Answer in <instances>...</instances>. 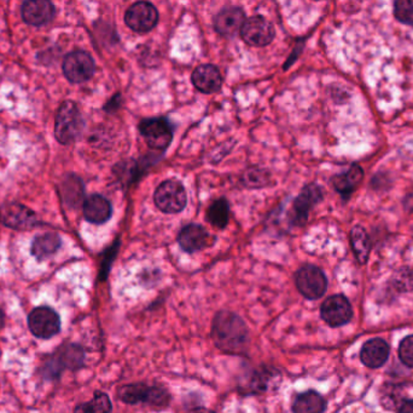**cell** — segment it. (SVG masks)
<instances>
[{"instance_id": "obj_1", "label": "cell", "mask_w": 413, "mask_h": 413, "mask_svg": "<svg viewBox=\"0 0 413 413\" xmlns=\"http://www.w3.org/2000/svg\"><path fill=\"white\" fill-rule=\"evenodd\" d=\"M212 338L221 352L243 354L249 343L248 327L238 315L221 310L213 320Z\"/></svg>"}, {"instance_id": "obj_2", "label": "cell", "mask_w": 413, "mask_h": 413, "mask_svg": "<svg viewBox=\"0 0 413 413\" xmlns=\"http://www.w3.org/2000/svg\"><path fill=\"white\" fill-rule=\"evenodd\" d=\"M83 116L73 101H64L56 114L55 136L59 144H71L83 130Z\"/></svg>"}, {"instance_id": "obj_3", "label": "cell", "mask_w": 413, "mask_h": 413, "mask_svg": "<svg viewBox=\"0 0 413 413\" xmlns=\"http://www.w3.org/2000/svg\"><path fill=\"white\" fill-rule=\"evenodd\" d=\"M118 399L125 404L136 405L146 402L156 407H163L170 404V393L162 387H149L143 383L127 384L118 389Z\"/></svg>"}, {"instance_id": "obj_4", "label": "cell", "mask_w": 413, "mask_h": 413, "mask_svg": "<svg viewBox=\"0 0 413 413\" xmlns=\"http://www.w3.org/2000/svg\"><path fill=\"white\" fill-rule=\"evenodd\" d=\"M155 204L165 214H178L188 203L185 188L178 181H165L155 191Z\"/></svg>"}, {"instance_id": "obj_5", "label": "cell", "mask_w": 413, "mask_h": 413, "mask_svg": "<svg viewBox=\"0 0 413 413\" xmlns=\"http://www.w3.org/2000/svg\"><path fill=\"white\" fill-rule=\"evenodd\" d=\"M295 284L300 294L308 299H318L322 297L327 287V277L323 270L312 264H306L297 270Z\"/></svg>"}, {"instance_id": "obj_6", "label": "cell", "mask_w": 413, "mask_h": 413, "mask_svg": "<svg viewBox=\"0 0 413 413\" xmlns=\"http://www.w3.org/2000/svg\"><path fill=\"white\" fill-rule=\"evenodd\" d=\"M95 61L86 51H73L66 56L63 61V73L71 83H85L95 73Z\"/></svg>"}, {"instance_id": "obj_7", "label": "cell", "mask_w": 413, "mask_h": 413, "mask_svg": "<svg viewBox=\"0 0 413 413\" xmlns=\"http://www.w3.org/2000/svg\"><path fill=\"white\" fill-rule=\"evenodd\" d=\"M139 131L149 147L154 149H165L170 146L173 139L172 126L165 118L143 120L139 124Z\"/></svg>"}, {"instance_id": "obj_8", "label": "cell", "mask_w": 413, "mask_h": 413, "mask_svg": "<svg viewBox=\"0 0 413 413\" xmlns=\"http://www.w3.org/2000/svg\"><path fill=\"white\" fill-rule=\"evenodd\" d=\"M242 39L252 46H266L275 38V28L262 16H253L245 20L240 32Z\"/></svg>"}, {"instance_id": "obj_9", "label": "cell", "mask_w": 413, "mask_h": 413, "mask_svg": "<svg viewBox=\"0 0 413 413\" xmlns=\"http://www.w3.org/2000/svg\"><path fill=\"white\" fill-rule=\"evenodd\" d=\"M28 325L34 336L44 339L53 337L61 329L58 314L49 307H39L33 310L28 317Z\"/></svg>"}, {"instance_id": "obj_10", "label": "cell", "mask_w": 413, "mask_h": 413, "mask_svg": "<svg viewBox=\"0 0 413 413\" xmlns=\"http://www.w3.org/2000/svg\"><path fill=\"white\" fill-rule=\"evenodd\" d=\"M125 21L134 32H149L158 24V12L154 5L146 1H139L134 3L127 10Z\"/></svg>"}, {"instance_id": "obj_11", "label": "cell", "mask_w": 413, "mask_h": 413, "mask_svg": "<svg viewBox=\"0 0 413 413\" xmlns=\"http://www.w3.org/2000/svg\"><path fill=\"white\" fill-rule=\"evenodd\" d=\"M324 322L331 327L346 325L353 317V309L350 301L342 294H335L324 301L320 308Z\"/></svg>"}, {"instance_id": "obj_12", "label": "cell", "mask_w": 413, "mask_h": 413, "mask_svg": "<svg viewBox=\"0 0 413 413\" xmlns=\"http://www.w3.org/2000/svg\"><path fill=\"white\" fill-rule=\"evenodd\" d=\"M322 198L323 193L318 186L310 184L307 187L303 188L301 194L295 199L292 205V222L294 224H305L312 207L318 204Z\"/></svg>"}, {"instance_id": "obj_13", "label": "cell", "mask_w": 413, "mask_h": 413, "mask_svg": "<svg viewBox=\"0 0 413 413\" xmlns=\"http://www.w3.org/2000/svg\"><path fill=\"white\" fill-rule=\"evenodd\" d=\"M214 239L200 224H189L181 229L178 235V243L183 250L193 254L212 245Z\"/></svg>"}, {"instance_id": "obj_14", "label": "cell", "mask_w": 413, "mask_h": 413, "mask_svg": "<svg viewBox=\"0 0 413 413\" xmlns=\"http://www.w3.org/2000/svg\"><path fill=\"white\" fill-rule=\"evenodd\" d=\"M1 219L5 226L17 231L31 229L38 224L36 214L22 204H10L8 206H5Z\"/></svg>"}, {"instance_id": "obj_15", "label": "cell", "mask_w": 413, "mask_h": 413, "mask_svg": "<svg viewBox=\"0 0 413 413\" xmlns=\"http://www.w3.org/2000/svg\"><path fill=\"white\" fill-rule=\"evenodd\" d=\"M24 22L31 26H43L55 16V6L46 0L26 1L21 9Z\"/></svg>"}, {"instance_id": "obj_16", "label": "cell", "mask_w": 413, "mask_h": 413, "mask_svg": "<svg viewBox=\"0 0 413 413\" xmlns=\"http://www.w3.org/2000/svg\"><path fill=\"white\" fill-rule=\"evenodd\" d=\"M245 22V15L240 8H228L221 10L214 20V27L219 34L233 36L240 32V28Z\"/></svg>"}, {"instance_id": "obj_17", "label": "cell", "mask_w": 413, "mask_h": 413, "mask_svg": "<svg viewBox=\"0 0 413 413\" xmlns=\"http://www.w3.org/2000/svg\"><path fill=\"white\" fill-rule=\"evenodd\" d=\"M193 83L195 88L203 94H213L221 88L223 78L220 72L213 64H202L193 71Z\"/></svg>"}, {"instance_id": "obj_18", "label": "cell", "mask_w": 413, "mask_h": 413, "mask_svg": "<svg viewBox=\"0 0 413 413\" xmlns=\"http://www.w3.org/2000/svg\"><path fill=\"white\" fill-rule=\"evenodd\" d=\"M389 357V346L382 338H374L362 347L360 359L362 364L370 369H378L386 364Z\"/></svg>"}, {"instance_id": "obj_19", "label": "cell", "mask_w": 413, "mask_h": 413, "mask_svg": "<svg viewBox=\"0 0 413 413\" xmlns=\"http://www.w3.org/2000/svg\"><path fill=\"white\" fill-rule=\"evenodd\" d=\"M83 216L91 223L102 224L111 216V205L108 199L102 195L93 194L83 203Z\"/></svg>"}, {"instance_id": "obj_20", "label": "cell", "mask_w": 413, "mask_h": 413, "mask_svg": "<svg viewBox=\"0 0 413 413\" xmlns=\"http://www.w3.org/2000/svg\"><path fill=\"white\" fill-rule=\"evenodd\" d=\"M327 407L325 400L320 394L313 390L300 394L292 404L294 413H324Z\"/></svg>"}, {"instance_id": "obj_21", "label": "cell", "mask_w": 413, "mask_h": 413, "mask_svg": "<svg viewBox=\"0 0 413 413\" xmlns=\"http://www.w3.org/2000/svg\"><path fill=\"white\" fill-rule=\"evenodd\" d=\"M364 177L362 167L359 165H353L346 174L337 175L332 179L334 187L340 194L343 196H350L355 188L358 187L359 183L362 182Z\"/></svg>"}, {"instance_id": "obj_22", "label": "cell", "mask_w": 413, "mask_h": 413, "mask_svg": "<svg viewBox=\"0 0 413 413\" xmlns=\"http://www.w3.org/2000/svg\"><path fill=\"white\" fill-rule=\"evenodd\" d=\"M61 247V238L56 233L38 235L32 244V254L38 259H45L55 254Z\"/></svg>"}, {"instance_id": "obj_23", "label": "cell", "mask_w": 413, "mask_h": 413, "mask_svg": "<svg viewBox=\"0 0 413 413\" xmlns=\"http://www.w3.org/2000/svg\"><path fill=\"white\" fill-rule=\"evenodd\" d=\"M350 244L355 251V257L360 264H365L369 259L371 250V242L369 235L362 227L357 226L350 232Z\"/></svg>"}, {"instance_id": "obj_24", "label": "cell", "mask_w": 413, "mask_h": 413, "mask_svg": "<svg viewBox=\"0 0 413 413\" xmlns=\"http://www.w3.org/2000/svg\"><path fill=\"white\" fill-rule=\"evenodd\" d=\"M83 350L81 347L76 346V344H68L59 349L57 357H56V362L61 369H79L80 366L83 365Z\"/></svg>"}, {"instance_id": "obj_25", "label": "cell", "mask_w": 413, "mask_h": 413, "mask_svg": "<svg viewBox=\"0 0 413 413\" xmlns=\"http://www.w3.org/2000/svg\"><path fill=\"white\" fill-rule=\"evenodd\" d=\"M61 193L68 206H79L83 198V184L81 179L74 175L68 176L62 183Z\"/></svg>"}, {"instance_id": "obj_26", "label": "cell", "mask_w": 413, "mask_h": 413, "mask_svg": "<svg viewBox=\"0 0 413 413\" xmlns=\"http://www.w3.org/2000/svg\"><path fill=\"white\" fill-rule=\"evenodd\" d=\"M113 409L111 399L103 392H96L91 402L76 406L74 413H111Z\"/></svg>"}, {"instance_id": "obj_27", "label": "cell", "mask_w": 413, "mask_h": 413, "mask_svg": "<svg viewBox=\"0 0 413 413\" xmlns=\"http://www.w3.org/2000/svg\"><path fill=\"white\" fill-rule=\"evenodd\" d=\"M228 216H230V207H228V201L225 199H219L208 207L205 217L212 226L225 228L228 226Z\"/></svg>"}, {"instance_id": "obj_28", "label": "cell", "mask_w": 413, "mask_h": 413, "mask_svg": "<svg viewBox=\"0 0 413 413\" xmlns=\"http://www.w3.org/2000/svg\"><path fill=\"white\" fill-rule=\"evenodd\" d=\"M394 16L402 24L413 26V0H397L395 1Z\"/></svg>"}, {"instance_id": "obj_29", "label": "cell", "mask_w": 413, "mask_h": 413, "mask_svg": "<svg viewBox=\"0 0 413 413\" xmlns=\"http://www.w3.org/2000/svg\"><path fill=\"white\" fill-rule=\"evenodd\" d=\"M399 357L409 367H413V334L406 337L399 348Z\"/></svg>"}, {"instance_id": "obj_30", "label": "cell", "mask_w": 413, "mask_h": 413, "mask_svg": "<svg viewBox=\"0 0 413 413\" xmlns=\"http://www.w3.org/2000/svg\"><path fill=\"white\" fill-rule=\"evenodd\" d=\"M244 179H245L247 186H253V187H259L266 182L264 172H260L259 170H253L252 174L247 172V175H244Z\"/></svg>"}, {"instance_id": "obj_31", "label": "cell", "mask_w": 413, "mask_h": 413, "mask_svg": "<svg viewBox=\"0 0 413 413\" xmlns=\"http://www.w3.org/2000/svg\"><path fill=\"white\" fill-rule=\"evenodd\" d=\"M397 413H413V400L404 402Z\"/></svg>"}, {"instance_id": "obj_32", "label": "cell", "mask_w": 413, "mask_h": 413, "mask_svg": "<svg viewBox=\"0 0 413 413\" xmlns=\"http://www.w3.org/2000/svg\"><path fill=\"white\" fill-rule=\"evenodd\" d=\"M188 413H214L210 409H203V407H198V409H191Z\"/></svg>"}, {"instance_id": "obj_33", "label": "cell", "mask_w": 413, "mask_h": 413, "mask_svg": "<svg viewBox=\"0 0 413 413\" xmlns=\"http://www.w3.org/2000/svg\"><path fill=\"white\" fill-rule=\"evenodd\" d=\"M406 204H407V206H409V209L413 211V194L411 195L409 199H407Z\"/></svg>"}, {"instance_id": "obj_34", "label": "cell", "mask_w": 413, "mask_h": 413, "mask_svg": "<svg viewBox=\"0 0 413 413\" xmlns=\"http://www.w3.org/2000/svg\"><path fill=\"white\" fill-rule=\"evenodd\" d=\"M3 325H4V314H3V312L0 310V330H1Z\"/></svg>"}, {"instance_id": "obj_35", "label": "cell", "mask_w": 413, "mask_h": 413, "mask_svg": "<svg viewBox=\"0 0 413 413\" xmlns=\"http://www.w3.org/2000/svg\"><path fill=\"white\" fill-rule=\"evenodd\" d=\"M0 219H1V215H0Z\"/></svg>"}]
</instances>
